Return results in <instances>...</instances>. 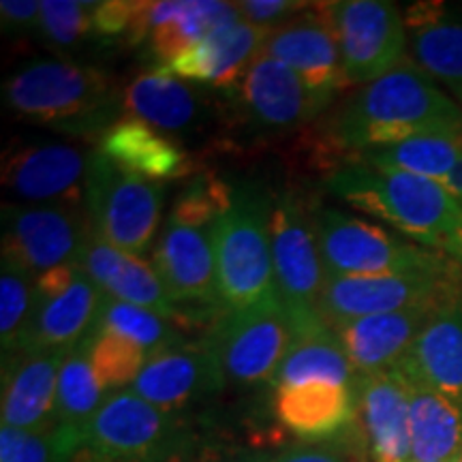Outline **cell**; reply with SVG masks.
Segmentation results:
<instances>
[{
  "mask_svg": "<svg viewBox=\"0 0 462 462\" xmlns=\"http://www.w3.org/2000/svg\"><path fill=\"white\" fill-rule=\"evenodd\" d=\"M343 161L371 148L392 146L420 135H462V107L413 60L364 84L334 107L323 123Z\"/></svg>",
  "mask_w": 462,
  "mask_h": 462,
  "instance_id": "6da1fadb",
  "label": "cell"
},
{
  "mask_svg": "<svg viewBox=\"0 0 462 462\" xmlns=\"http://www.w3.org/2000/svg\"><path fill=\"white\" fill-rule=\"evenodd\" d=\"M326 184L345 204L462 265V206L441 182L346 161L328 176Z\"/></svg>",
  "mask_w": 462,
  "mask_h": 462,
  "instance_id": "7a4b0ae2",
  "label": "cell"
},
{
  "mask_svg": "<svg viewBox=\"0 0 462 462\" xmlns=\"http://www.w3.org/2000/svg\"><path fill=\"white\" fill-rule=\"evenodd\" d=\"M229 193L231 182L212 173L189 178L152 248V268L180 310L178 321L184 315L223 310L217 289L215 225Z\"/></svg>",
  "mask_w": 462,
  "mask_h": 462,
  "instance_id": "3957f363",
  "label": "cell"
},
{
  "mask_svg": "<svg viewBox=\"0 0 462 462\" xmlns=\"http://www.w3.org/2000/svg\"><path fill=\"white\" fill-rule=\"evenodd\" d=\"M3 103L15 118L97 143L123 112V95L103 69L67 58L22 65L5 79Z\"/></svg>",
  "mask_w": 462,
  "mask_h": 462,
  "instance_id": "277c9868",
  "label": "cell"
},
{
  "mask_svg": "<svg viewBox=\"0 0 462 462\" xmlns=\"http://www.w3.org/2000/svg\"><path fill=\"white\" fill-rule=\"evenodd\" d=\"M273 195L255 182H231L215 225L217 289L223 310H245L279 298L270 240Z\"/></svg>",
  "mask_w": 462,
  "mask_h": 462,
  "instance_id": "5b68a950",
  "label": "cell"
},
{
  "mask_svg": "<svg viewBox=\"0 0 462 462\" xmlns=\"http://www.w3.org/2000/svg\"><path fill=\"white\" fill-rule=\"evenodd\" d=\"M190 435L182 413L163 411L129 388L109 394L79 430L71 462H173Z\"/></svg>",
  "mask_w": 462,
  "mask_h": 462,
  "instance_id": "8992f818",
  "label": "cell"
},
{
  "mask_svg": "<svg viewBox=\"0 0 462 462\" xmlns=\"http://www.w3.org/2000/svg\"><path fill=\"white\" fill-rule=\"evenodd\" d=\"M317 238L328 279L452 273L462 265L441 253L404 240L401 234L334 208L315 206Z\"/></svg>",
  "mask_w": 462,
  "mask_h": 462,
  "instance_id": "52a82bcc",
  "label": "cell"
},
{
  "mask_svg": "<svg viewBox=\"0 0 462 462\" xmlns=\"http://www.w3.org/2000/svg\"><path fill=\"white\" fill-rule=\"evenodd\" d=\"M165 204V184L146 180L103 157L88 154L84 208L97 238L133 257L157 245Z\"/></svg>",
  "mask_w": 462,
  "mask_h": 462,
  "instance_id": "ba28073f",
  "label": "cell"
},
{
  "mask_svg": "<svg viewBox=\"0 0 462 462\" xmlns=\"http://www.w3.org/2000/svg\"><path fill=\"white\" fill-rule=\"evenodd\" d=\"M270 240L276 291L293 321V332L323 323L317 302L326 287L315 206L298 190L285 189L273 195L270 206Z\"/></svg>",
  "mask_w": 462,
  "mask_h": 462,
  "instance_id": "9c48e42d",
  "label": "cell"
},
{
  "mask_svg": "<svg viewBox=\"0 0 462 462\" xmlns=\"http://www.w3.org/2000/svg\"><path fill=\"white\" fill-rule=\"evenodd\" d=\"M208 338L215 345L227 383H270L293 340V321L281 298L218 317Z\"/></svg>",
  "mask_w": 462,
  "mask_h": 462,
  "instance_id": "30bf717a",
  "label": "cell"
},
{
  "mask_svg": "<svg viewBox=\"0 0 462 462\" xmlns=\"http://www.w3.org/2000/svg\"><path fill=\"white\" fill-rule=\"evenodd\" d=\"M221 95L236 125L265 137L302 129L328 109L291 67L265 54H259L240 82Z\"/></svg>",
  "mask_w": 462,
  "mask_h": 462,
  "instance_id": "8fae6325",
  "label": "cell"
},
{
  "mask_svg": "<svg viewBox=\"0 0 462 462\" xmlns=\"http://www.w3.org/2000/svg\"><path fill=\"white\" fill-rule=\"evenodd\" d=\"M326 7L346 84H371L404 60L409 32L394 3L337 0Z\"/></svg>",
  "mask_w": 462,
  "mask_h": 462,
  "instance_id": "7c38bea8",
  "label": "cell"
},
{
  "mask_svg": "<svg viewBox=\"0 0 462 462\" xmlns=\"http://www.w3.org/2000/svg\"><path fill=\"white\" fill-rule=\"evenodd\" d=\"M462 289V268L452 273L340 276L328 279L317 313L328 328L337 330L362 317L394 313L418 304L446 302Z\"/></svg>",
  "mask_w": 462,
  "mask_h": 462,
  "instance_id": "4fadbf2b",
  "label": "cell"
},
{
  "mask_svg": "<svg viewBox=\"0 0 462 462\" xmlns=\"http://www.w3.org/2000/svg\"><path fill=\"white\" fill-rule=\"evenodd\" d=\"M90 234L86 208L3 206V257L34 276L78 263Z\"/></svg>",
  "mask_w": 462,
  "mask_h": 462,
  "instance_id": "5bb4252c",
  "label": "cell"
},
{
  "mask_svg": "<svg viewBox=\"0 0 462 462\" xmlns=\"http://www.w3.org/2000/svg\"><path fill=\"white\" fill-rule=\"evenodd\" d=\"M103 302L106 293L78 265L48 270L34 281V310L22 349L69 351L97 330Z\"/></svg>",
  "mask_w": 462,
  "mask_h": 462,
  "instance_id": "9a60e30c",
  "label": "cell"
},
{
  "mask_svg": "<svg viewBox=\"0 0 462 462\" xmlns=\"http://www.w3.org/2000/svg\"><path fill=\"white\" fill-rule=\"evenodd\" d=\"M88 157L75 143L14 142L3 154V187L34 206L84 208Z\"/></svg>",
  "mask_w": 462,
  "mask_h": 462,
  "instance_id": "2e32d148",
  "label": "cell"
},
{
  "mask_svg": "<svg viewBox=\"0 0 462 462\" xmlns=\"http://www.w3.org/2000/svg\"><path fill=\"white\" fill-rule=\"evenodd\" d=\"M221 360L212 340L189 338L150 356L131 390L143 401L170 413L217 396L225 388Z\"/></svg>",
  "mask_w": 462,
  "mask_h": 462,
  "instance_id": "e0dca14e",
  "label": "cell"
},
{
  "mask_svg": "<svg viewBox=\"0 0 462 462\" xmlns=\"http://www.w3.org/2000/svg\"><path fill=\"white\" fill-rule=\"evenodd\" d=\"M262 54L291 67L328 107L338 92L349 88L326 3H313L304 14L268 31Z\"/></svg>",
  "mask_w": 462,
  "mask_h": 462,
  "instance_id": "ac0fdd59",
  "label": "cell"
},
{
  "mask_svg": "<svg viewBox=\"0 0 462 462\" xmlns=\"http://www.w3.org/2000/svg\"><path fill=\"white\" fill-rule=\"evenodd\" d=\"M356 424L373 462H413L411 392L396 366L360 377Z\"/></svg>",
  "mask_w": 462,
  "mask_h": 462,
  "instance_id": "d6986e66",
  "label": "cell"
},
{
  "mask_svg": "<svg viewBox=\"0 0 462 462\" xmlns=\"http://www.w3.org/2000/svg\"><path fill=\"white\" fill-rule=\"evenodd\" d=\"M67 351H14L3 356V426L45 432L56 426L58 374Z\"/></svg>",
  "mask_w": 462,
  "mask_h": 462,
  "instance_id": "ffe728a7",
  "label": "cell"
},
{
  "mask_svg": "<svg viewBox=\"0 0 462 462\" xmlns=\"http://www.w3.org/2000/svg\"><path fill=\"white\" fill-rule=\"evenodd\" d=\"M238 3L221 0H148L142 58L148 71H157L180 51L193 48L218 28L236 24Z\"/></svg>",
  "mask_w": 462,
  "mask_h": 462,
  "instance_id": "44dd1931",
  "label": "cell"
},
{
  "mask_svg": "<svg viewBox=\"0 0 462 462\" xmlns=\"http://www.w3.org/2000/svg\"><path fill=\"white\" fill-rule=\"evenodd\" d=\"M396 368L409 383L462 402V289L439 306Z\"/></svg>",
  "mask_w": 462,
  "mask_h": 462,
  "instance_id": "7402d4cb",
  "label": "cell"
},
{
  "mask_svg": "<svg viewBox=\"0 0 462 462\" xmlns=\"http://www.w3.org/2000/svg\"><path fill=\"white\" fill-rule=\"evenodd\" d=\"M441 304L443 302L418 304L411 309L394 310V313L362 317V319L337 328L334 332L357 377H368V374L394 368Z\"/></svg>",
  "mask_w": 462,
  "mask_h": 462,
  "instance_id": "603a6c76",
  "label": "cell"
},
{
  "mask_svg": "<svg viewBox=\"0 0 462 462\" xmlns=\"http://www.w3.org/2000/svg\"><path fill=\"white\" fill-rule=\"evenodd\" d=\"M97 150L123 170L159 184L189 180L198 173V165L180 142L133 116H120L103 133Z\"/></svg>",
  "mask_w": 462,
  "mask_h": 462,
  "instance_id": "cb8c5ba5",
  "label": "cell"
},
{
  "mask_svg": "<svg viewBox=\"0 0 462 462\" xmlns=\"http://www.w3.org/2000/svg\"><path fill=\"white\" fill-rule=\"evenodd\" d=\"M265 34L268 31L240 20L180 51L170 65L157 71L225 92L240 82L251 62L262 54Z\"/></svg>",
  "mask_w": 462,
  "mask_h": 462,
  "instance_id": "d4e9b609",
  "label": "cell"
},
{
  "mask_svg": "<svg viewBox=\"0 0 462 462\" xmlns=\"http://www.w3.org/2000/svg\"><path fill=\"white\" fill-rule=\"evenodd\" d=\"M75 265L84 270L107 298L150 309L154 313L170 317L173 323L180 317V310L173 304L170 293L165 291L152 265L107 245L95 234H90Z\"/></svg>",
  "mask_w": 462,
  "mask_h": 462,
  "instance_id": "484cf974",
  "label": "cell"
},
{
  "mask_svg": "<svg viewBox=\"0 0 462 462\" xmlns=\"http://www.w3.org/2000/svg\"><path fill=\"white\" fill-rule=\"evenodd\" d=\"M125 116L142 120L167 135L195 133L210 118L206 92L159 71L137 75L123 92Z\"/></svg>",
  "mask_w": 462,
  "mask_h": 462,
  "instance_id": "4316f807",
  "label": "cell"
},
{
  "mask_svg": "<svg viewBox=\"0 0 462 462\" xmlns=\"http://www.w3.org/2000/svg\"><path fill=\"white\" fill-rule=\"evenodd\" d=\"M274 415L302 441L340 437L356 424L357 385L304 383L274 390Z\"/></svg>",
  "mask_w": 462,
  "mask_h": 462,
  "instance_id": "83f0119b",
  "label": "cell"
},
{
  "mask_svg": "<svg viewBox=\"0 0 462 462\" xmlns=\"http://www.w3.org/2000/svg\"><path fill=\"white\" fill-rule=\"evenodd\" d=\"M404 24L413 62L449 90H462V9L420 3L407 9Z\"/></svg>",
  "mask_w": 462,
  "mask_h": 462,
  "instance_id": "f1b7e54d",
  "label": "cell"
},
{
  "mask_svg": "<svg viewBox=\"0 0 462 462\" xmlns=\"http://www.w3.org/2000/svg\"><path fill=\"white\" fill-rule=\"evenodd\" d=\"M357 373L351 366L343 345L326 323L293 332V340L273 379V388H291L304 383L357 385Z\"/></svg>",
  "mask_w": 462,
  "mask_h": 462,
  "instance_id": "f546056e",
  "label": "cell"
},
{
  "mask_svg": "<svg viewBox=\"0 0 462 462\" xmlns=\"http://www.w3.org/2000/svg\"><path fill=\"white\" fill-rule=\"evenodd\" d=\"M411 392L413 462H456L462 454V402L420 383Z\"/></svg>",
  "mask_w": 462,
  "mask_h": 462,
  "instance_id": "4dcf8cb0",
  "label": "cell"
},
{
  "mask_svg": "<svg viewBox=\"0 0 462 462\" xmlns=\"http://www.w3.org/2000/svg\"><path fill=\"white\" fill-rule=\"evenodd\" d=\"M92 334L67 351L58 374L56 426H71L82 430L107 401L109 392L103 388L92 364Z\"/></svg>",
  "mask_w": 462,
  "mask_h": 462,
  "instance_id": "1f68e13d",
  "label": "cell"
},
{
  "mask_svg": "<svg viewBox=\"0 0 462 462\" xmlns=\"http://www.w3.org/2000/svg\"><path fill=\"white\" fill-rule=\"evenodd\" d=\"M462 154V135H420L392 146L364 150L346 161L398 170L441 182ZM345 161V163H346Z\"/></svg>",
  "mask_w": 462,
  "mask_h": 462,
  "instance_id": "d6a6232c",
  "label": "cell"
},
{
  "mask_svg": "<svg viewBox=\"0 0 462 462\" xmlns=\"http://www.w3.org/2000/svg\"><path fill=\"white\" fill-rule=\"evenodd\" d=\"M97 328L103 332H112L133 340V343L140 345L146 351L148 357L189 340L170 317H163L150 309L120 302V300H112L107 296L106 302H103Z\"/></svg>",
  "mask_w": 462,
  "mask_h": 462,
  "instance_id": "836d02e7",
  "label": "cell"
},
{
  "mask_svg": "<svg viewBox=\"0 0 462 462\" xmlns=\"http://www.w3.org/2000/svg\"><path fill=\"white\" fill-rule=\"evenodd\" d=\"M37 276L3 257L0 268V343L3 356L22 349L34 310Z\"/></svg>",
  "mask_w": 462,
  "mask_h": 462,
  "instance_id": "e575fe53",
  "label": "cell"
},
{
  "mask_svg": "<svg viewBox=\"0 0 462 462\" xmlns=\"http://www.w3.org/2000/svg\"><path fill=\"white\" fill-rule=\"evenodd\" d=\"M92 11H95V3L43 0L37 34L54 51L69 54V51L79 50L86 42L95 39Z\"/></svg>",
  "mask_w": 462,
  "mask_h": 462,
  "instance_id": "d590c367",
  "label": "cell"
},
{
  "mask_svg": "<svg viewBox=\"0 0 462 462\" xmlns=\"http://www.w3.org/2000/svg\"><path fill=\"white\" fill-rule=\"evenodd\" d=\"M79 443V430L54 426L45 432L0 429V462H71Z\"/></svg>",
  "mask_w": 462,
  "mask_h": 462,
  "instance_id": "8d00e7d4",
  "label": "cell"
},
{
  "mask_svg": "<svg viewBox=\"0 0 462 462\" xmlns=\"http://www.w3.org/2000/svg\"><path fill=\"white\" fill-rule=\"evenodd\" d=\"M146 362L148 354L133 340L99 328L92 334V364L109 394L129 390Z\"/></svg>",
  "mask_w": 462,
  "mask_h": 462,
  "instance_id": "74e56055",
  "label": "cell"
},
{
  "mask_svg": "<svg viewBox=\"0 0 462 462\" xmlns=\"http://www.w3.org/2000/svg\"><path fill=\"white\" fill-rule=\"evenodd\" d=\"M366 446H364L357 424L351 426L345 435L326 439V441H302L296 446L281 449L273 462H366Z\"/></svg>",
  "mask_w": 462,
  "mask_h": 462,
  "instance_id": "f35d334b",
  "label": "cell"
},
{
  "mask_svg": "<svg viewBox=\"0 0 462 462\" xmlns=\"http://www.w3.org/2000/svg\"><path fill=\"white\" fill-rule=\"evenodd\" d=\"M274 456L257 446H240L223 437L193 435L173 462H273Z\"/></svg>",
  "mask_w": 462,
  "mask_h": 462,
  "instance_id": "ab89813d",
  "label": "cell"
},
{
  "mask_svg": "<svg viewBox=\"0 0 462 462\" xmlns=\"http://www.w3.org/2000/svg\"><path fill=\"white\" fill-rule=\"evenodd\" d=\"M310 5L313 3H304V0H245V3H238V11L248 24L262 31H273L304 14Z\"/></svg>",
  "mask_w": 462,
  "mask_h": 462,
  "instance_id": "60d3db41",
  "label": "cell"
},
{
  "mask_svg": "<svg viewBox=\"0 0 462 462\" xmlns=\"http://www.w3.org/2000/svg\"><path fill=\"white\" fill-rule=\"evenodd\" d=\"M42 3L34 0H3L0 3V24L7 37L37 34Z\"/></svg>",
  "mask_w": 462,
  "mask_h": 462,
  "instance_id": "b9f144b4",
  "label": "cell"
},
{
  "mask_svg": "<svg viewBox=\"0 0 462 462\" xmlns=\"http://www.w3.org/2000/svg\"><path fill=\"white\" fill-rule=\"evenodd\" d=\"M443 189L448 190L449 195L456 199V204L462 206V154L460 159L456 161V165L449 170V173L441 180Z\"/></svg>",
  "mask_w": 462,
  "mask_h": 462,
  "instance_id": "7bdbcfd3",
  "label": "cell"
},
{
  "mask_svg": "<svg viewBox=\"0 0 462 462\" xmlns=\"http://www.w3.org/2000/svg\"><path fill=\"white\" fill-rule=\"evenodd\" d=\"M456 97H458V101H460V107H462V90L456 92Z\"/></svg>",
  "mask_w": 462,
  "mask_h": 462,
  "instance_id": "ee69618b",
  "label": "cell"
},
{
  "mask_svg": "<svg viewBox=\"0 0 462 462\" xmlns=\"http://www.w3.org/2000/svg\"><path fill=\"white\" fill-rule=\"evenodd\" d=\"M456 462H462V454H460V456H458V460H456Z\"/></svg>",
  "mask_w": 462,
  "mask_h": 462,
  "instance_id": "f6af8a7d",
  "label": "cell"
}]
</instances>
